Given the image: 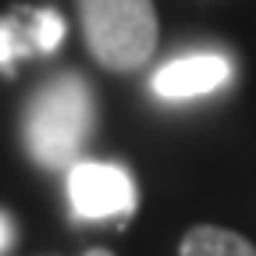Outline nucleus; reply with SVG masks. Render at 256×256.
Returning <instances> with one entry per match:
<instances>
[{"label": "nucleus", "mask_w": 256, "mask_h": 256, "mask_svg": "<svg viewBox=\"0 0 256 256\" xmlns=\"http://www.w3.org/2000/svg\"><path fill=\"white\" fill-rule=\"evenodd\" d=\"M96 128L92 86L75 72L50 75L25 104L22 142L40 168H75Z\"/></svg>", "instance_id": "obj_1"}, {"label": "nucleus", "mask_w": 256, "mask_h": 256, "mask_svg": "<svg viewBox=\"0 0 256 256\" xmlns=\"http://www.w3.org/2000/svg\"><path fill=\"white\" fill-rule=\"evenodd\" d=\"M64 40V18L54 8H22L0 18V72L14 75L18 60L54 54Z\"/></svg>", "instance_id": "obj_4"}, {"label": "nucleus", "mask_w": 256, "mask_h": 256, "mask_svg": "<svg viewBox=\"0 0 256 256\" xmlns=\"http://www.w3.org/2000/svg\"><path fill=\"white\" fill-rule=\"evenodd\" d=\"M14 238H18V228H14V217H11L8 210H0V256H8V252H11Z\"/></svg>", "instance_id": "obj_7"}, {"label": "nucleus", "mask_w": 256, "mask_h": 256, "mask_svg": "<svg viewBox=\"0 0 256 256\" xmlns=\"http://www.w3.org/2000/svg\"><path fill=\"white\" fill-rule=\"evenodd\" d=\"M82 36L107 72H136L156 50L153 0H78Z\"/></svg>", "instance_id": "obj_2"}, {"label": "nucleus", "mask_w": 256, "mask_h": 256, "mask_svg": "<svg viewBox=\"0 0 256 256\" xmlns=\"http://www.w3.org/2000/svg\"><path fill=\"white\" fill-rule=\"evenodd\" d=\"M86 256H110L107 249H92V252H86Z\"/></svg>", "instance_id": "obj_8"}, {"label": "nucleus", "mask_w": 256, "mask_h": 256, "mask_svg": "<svg viewBox=\"0 0 256 256\" xmlns=\"http://www.w3.org/2000/svg\"><path fill=\"white\" fill-rule=\"evenodd\" d=\"M232 82V60L217 50H196L168 60L153 75V92L160 100H196V96L217 92Z\"/></svg>", "instance_id": "obj_5"}, {"label": "nucleus", "mask_w": 256, "mask_h": 256, "mask_svg": "<svg viewBox=\"0 0 256 256\" xmlns=\"http://www.w3.org/2000/svg\"><path fill=\"white\" fill-rule=\"evenodd\" d=\"M68 196L72 214L78 220H107V217H128L136 210V182L118 164H82L68 168Z\"/></svg>", "instance_id": "obj_3"}, {"label": "nucleus", "mask_w": 256, "mask_h": 256, "mask_svg": "<svg viewBox=\"0 0 256 256\" xmlns=\"http://www.w3.org/2000/svg\"><path fill=\"white\" fill-rule=\"evenodd\" d=\"M178 256H256L252 242L228 228H214V224H200V228L185 232Z\"/></svg>", "instance_id": "obj_6"}]
</instances>
